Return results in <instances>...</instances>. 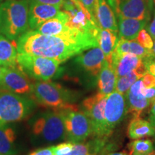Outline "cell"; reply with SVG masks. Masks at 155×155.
<instances>
[{
  "mask_svg": "<svg viewBox=\"0 0 155 155\" xmlns=\"http://www.w3.org/2000/svg\"><path fill=\"white\" fill-rule=\"evenodd\" d=\"M98 46L97 37L91 35H47L33 30L19 37L17 42L18 53L52 58L61 63Z\"/></svg>",
  "mask_w": 155,
  "mask_h": 155,
  "instance_id": "cell-1",
  "label": "cell"
},
{
  "mask_svg": "<svg viewBox=\"0 0 155 155\" xmlns=\"http://www.w3.org/2000/svg\"><path fill=\"white\" fill-rule=\"evenodd\" d=\"M28 0H7L0 5V35L15 41L28 32L29 24Z\"/></svg>",
  "mask_w": 155,
  "mask_h": 155,
  "instance_id": "cell-2",
  "label": "cell"
},
{
  "mask_svg": "<svg viewBox=\"0 0 155 155\" xmlns=\"http://www.w3.org/2000/svg\"><path fill=\"white\" fill-rule=\"evenodd\" d=\"M35 137L45 143H55L66 139L64 114L61 108L40 114L32 122Z\"/></svg>",
  "mask_w": 155,
  "mask_h": 155,
  "instance_id": "cell-3",
  "label": "cell"
},
{
  "mask_svg": "<svg viewBox=\"0 0 155 155\" xmlns=\"http://www.w3.org/2000/svg\"><path fill=\"white\" fill-rule=\"evenodd\" d=\"M17 65L24 72L37 81H50L59 76L63 69L61 63L52 58L31 54H17Z\"/></svg>",
  "mask_w": 155,
  "mask_h": 155,
  "instance_id": "cell-4",
  "label": "cell"
},
{
  "mask_svg": "<svg viewBox=\"0 0 155 155\" xmlns=\"http://www.w3.org/2000/svg\"><path fill=\"white\" fill-rule=\"evenodd\" d=\"M32 96L40 106L59 109L71 101V94L61 85L51 81H38L33 83Z\"/></svg>",
  "mask_w": 155,
  "mask_h": 155,
  "instance_id": "cell-5",
  "label": "cell"
},
{
  "mask_svg": "<svg viewBox=\"0 0 155 155\" xmlns=\"http://www.w3.org/2000/svg\"><path fill=\"white\" fill-rule=\"evenodd\" d=\"M34 102L21 95L0 93V127L26 118L34 108Z\"/></svg>",
  "mask_w": 155,
  "mask_h": 155,
  "instance_id": "cell-6",
  "label": "cell"
},
{
  "mask_svg": "<svg viewBox=\"0 0 155 155\" xmlns=\"http://www.w3.org/2000/svg\"><path fill=\"white\" fill-rule=\"evenodd\" d=\"M64 114L66 140L73 143L83 142L93 134L91 122L83 111L76 106L69 104L61 108Z\"/></svg>",
  "mask_w": 155,
  "mask_h": 155,
  "instance_id": "cell-7",
  "label": "cell"
},
{
  "mask_svg": "<svg viewBox=\"0 0 155 155\" xmlns=\"http://www.w3.org/2000/svg\"><path fill=\"white\" fill-rule=\"evenodd\" d=\"M107 96L98 92L89 96L82 103L83 111L91 122L93 135L97 138L108 139L111 134L108 129L105 119V105Z\"/></svg>",
  "mask_w": 155,
  "mask_h": 155,
  "instance_id": "cell-8",
  "label": "cell"
},
{
  "mask_svg": "<svg viewBox=\"0 0 155 155\" xmlns=\"http://www.w3.org/2000/svg\"><path fill=\"white\" fill-rule=\"evenodd\" d=\"M33 83H31L22 69L18 66H5L0 83V88L18 95H32Z\"/></svg>",
  "mask_w": 155,
  "mask_h": 155,
  "instance_id": "cell-9",
  "label": "cell"
},
{
  "mask_svg": "<svg viewBox=\"0 0 155 155\" xmlns=\"http://www.w3.org/2000/svg\"><path fill=\"white\" fill-rule=\"evenodd\" d=\"M149 0H113L111 7L118 17L137 19H150Z\"/></svg>",
  "mask_w": 155,
  "mask_h": 155,
  "instance_id": "cell-10",
  "label": "cell"
},
{
  "mask_svg": "<svg viewBox=\"0 0 155 155\" xmlns=\"http://www.w3.org/2000/svg\"><path fill=\"white\" fill-rule=\"evenodd\" d=\"M127 114L126 97L124 94L113 91L106 97L105 119L108 129L112 133L113 129L121 122Z\"/></svg>",
  "mask_w": 155,
  "mask_h": 155,
  "instance_id": "cell-11",
  "label": "cell"
},
{
  "mask_svg": "<svg viewBox=\"0 0 155 155\" xmlns=\"http://www.w3.org/2000/svg\"><path fill=\"white\" fill-rule=\"evenodd\" d=\"M143 86L142 79H139L131 86L126 94L127 113L131 114L134 117H140L143 111L154 102V101L147 99L141 94V89Z\"/></svg>",
  "mask_w": 155,
  "mask_h": 155,
  "instance_id": "cell-12",
  "label": "cell"
},
{
  "mask_svg": "<svg viewBox=\"0 0 155 155\" xmlns=\"http://www.w3.org/2000/svg\"><path fill=\"white\" fill-rule=\"evenodd\" d=\"M61 11L59 6L31 2L29 8V24L32 30H36L46 21L53 19Z\"/></svg>",
  "mask_w": 155,
  "mask_h": 155,
  "instance_id": "cell-13",
  "label": "cell"
},
{
  "mask_svg": "<svg viewBox=\"0 0 155 155\" xmlns=\"http://www.w3.org/2000/svg\"><path fill=\"white\" fill-rule=\"evenodd\" d=\"M105 56L98 47L91 48L86 53L79 54L75 61L82 68L93 76H97L105 61Z\"/></svg>",
  "mask_w": 155,
  "mask_h": 155,
  "instance_id": "cell-14",
  "label": "cell"
},
{
  "mask_svg": "<svg viewBox=\"0 0 155 155\" xmlns=\"http://www.w3.org/2000/svg\"><path fill=\"white\" fill-rule=\"evenodd\" d=\"M144 63L142 58L131 53L112 55L111 65L115 71L117 78L124 76L140 66Z\"/></svg>",
  "mask_w": 155,
  "mask_h": 155,
  "instance_id": "cell-15",
  "label": "cell"
},
{
  "mask_svg": "<svg viewBox=\"0 0 155 155\" xmlns=\"http://www.w3.org/2000/svg\"><path fill=\"white\" fill-rule=\"evenodd\" d=\"M96 19L97 24L101 29L110 30L116 34L119 32L115 15L111 6L108 5L106 0L98 1Z\"/></svg>",
  "mask_w": 155,
  "mask_h": 155,
  "instance_id": "cell-16",
  "label": "cell"
},
{
  "mask_svg": "<svg viewBox=\"0 0 155 155\" xmlns=\"http://www.w3.org/2000/svg\"><path fill=\"white\" fill-rule=\"evenodd\" d=\"M150 19H137L118 17V28L120 38L125 40H135L139 32L144 29Z\"/></svg>",
  "mask_w": 155,
  "mask_h": 155,
  "instance_id": "cell-17",
  "label": "cell"
},
{
  "mask_svg": "<svg viewBox=\"0 0 155 155\" xmlns=\"http://www.w3.org/2000/svg\"><path fill=\"white\" fill-rule=\"evenodd\" d=\"M117 75L116 74L114 68L111 64L105 60L103 66L98 75V91L101 94L108 96L114 91L116 88Z\"/></svg>",
  "mask_w": 155,
  "mask_h": 155,
  "instance_id": "cell-18",
  "label": "cell"
},
{
  "mask_svg": "<svg viewBox=\"0 0 155 155\" xmlns=\"http://www.w3.org/2000/svg\"><path fill=\"white\" fill-rule=\"evenodd\" d=\"M98 47H99L105 56V59L110 64H111L112 55L115 51L118 38L117 34L111 31L99 28L98 33Z\"/></svg>",
  "mask_w": 155,
  "mask_h": 155,
  "instance_id": "cell-19",
  "label": "cell"
},
{
  "mask_svg": "<svg viewBox=\"0 0 155 155\" xmlns=\"http://www.w3.org/2000/svg\"><path fill=\"white\" fill-rule=\"evenodd\" d=\"M17 54V43L9 41V39L0 35V65L16 66Z\"/></svg>",
  "mask_w": 155,
  "mask_h": 155,
  "instance_id": "cell-20",
  "label": "cell"
},
{
  "mask_svg": "<svg viewBox=\"0 0 155 155\" xmlns=\"http://www.w3.org/2000/svg\"><path fill=\"white\" fill-rule=\"evenodd\" d=\"M127 135L131 139L154 136V127L150 121L140 117H134L128 126Z\"/></svg>",
  "mask_w": 155,
  "mask_h": 155,
  "instance_id": "cell-21",
  "label": "cell"
},
{
  "mask_svg": "<svg viewBox=\"0 0 155 155\" xmlns=\"http://www.w3.org/2000/svg\"><path fill=\"white\" fill-rule=\"evenodd\" d=\"M114 53L116 55L131 53L144 59L150 55V50L144 48L136 40H128L119 38Z\"/></svg>",
  "mask_w": 155,
  "mask_h": 155,
  "instance_id": "cell-22",
  "label": "cell"
},
{
  "mask_svg": "<svg viewBox=\"0 0 155 155\" xmlns=\"http://www.w3.org/2000/svg\"><path fill=\"white\" fill-rule=\"evenodd\" d=\"M148 73L147 68L144 62L138 68H137L129 74L117 78L116 84V91L122 94H126L136 81L142 78Z\"/></svg>",
  "mask_w": 155,
  "mask_h": 155,
  "instance_id": "cell-23",
  "label": "cell"
},
{
  "mask_svg": "<svg viewBox=\"0 0 155 155\" xmlns=\"http://www.w3.org/2000/svg\"><path fill=\"white\" fill-rule=\"evenodd\" d=\"M15 132L8 125L0 127V155H15Z\"/></svg>",
  "mask_w": 155,
  "mask_h": 155,
  "instance_id": "cell-24",
  "label": "cell"
},
{
  "mask_svg": "<svg viewBox=\"0 0 155 155\" xmlns=\"http://www.w3.org/2000/svg\"><path fill=\"white\" fill-rule=\"evenodd\" d=\"M127 148L129 155H146L154 150V143L150 139H134Z\"/></svg>",
  "mask_w": 155,
  "mask_h": 155,
  "instance_id": "cell-25",
  "label": "cell"
},
{
  "mask_svg": "<svg viewBox=\"0 0 155 155\" xmlns=\"http://www.w3.org/2000/svg\"><path fill=\"white\" fill-rule=\"evenodd\" d=\"M137 40L139 43L147 50H152L153 48V40L152 37L146 30L142 29L137 38Z\"/></svg>",
  "mask_w": 155,
  "mask_h": 155,
  "instance_id": "cell-26",
  "label": "cell"
},
{
  "mask_svg": "<svg viewBox=\"0 0 155 155\" xmlns=\"http://www.w3.org/2000/svg\"><path fill=\"white\" fill-rule=\"evenodd\" d=\"M73 144L71 141H67L54 146L55 155H71Z\"/></svg>",
  "mask_w": 155,
  "mask_h": 155,
  "instance_id": "cell-27",
  "label": "cell"
},
{
  "mask_svg": "<svg viewBox=\"0 0 155 155\" xmlns=\"http://www.w3.org/2000/svg\"><path fill=\"white\" fill-rule=\"evenodd\" d=\"M98 0H80V2L82 4L85 9L88 11V12L91 16L92 19H94V22H96V13L97 5H98Z\"/></svg>",
  "mask_w": 155,
  "mask_h": 155,
  "instance_id": "cell-28",
  "label": "cell"
},
{
  "mask_svg": "<svg viewBox=\"0 0 155 155\" xmlns=\"http://www.w3.org/2000/svg\"><path fill=\"white\" fill-rule=\"evenodd\" d=\"M71 155H91L88 143H74Z\"/></svg>",
  "mask_w": 155,
  "mask_h": 155,
  "instance_id": "cell-29",
  "label": "cell"
},
{
  "mask_svg": "<svg viewBox=\"0 0 155 155\" xmlns=\"http://www.w3.org/2000/svg\"><path fill=\"white\" fill-rule=\"evenodd\" d=\"M141 79L144 88H152L155 86V76L150 73H146Z\"/></svg>",
  "mask_w": 155,
  "mask_h": 155,
  "instance_id": "cell-30",
  "label": "cell"
},
{
  "mask_svg": "<svg viewBox=\"0 0 155 155\" xmlns=\"http://www.w3.org/2000/svg\"><path fill=\"white\" fill-rule=\"evenodd\" d=\"M27 155H55L54 154V146L43 147L33 151Z\"/></svg>",
  "mask_w": 155,
  "mask_h": 155,
  "instance_id": "cell-31",
  "label": "cell"
},
{
  "mask_svg": "<svg viewBox=\"0 0 155 155\" xmlns=\"http://www.w3.org/2000/svg\"><path fill=\"white\" fill-rule=\"evenodd\" d=\"M143 61L146 64L148 73H150L151 74L155 76V58L150 55L148 57L144 58Z\"/></svg>",
  "mask_w": 155,
  "mask_h": 155,
  "instance_id": "cell-32",
  "label": "cell"
},
{
  "mask_svg": "<svg viewBox=\"0 0 155 155\" xmlns=\"http://www.w3.org/2000/svg\"><path fill=\"white\" fill-rule=\"evenodd\" d=\"M141 92L147 99L152 101L155 100V86L152 88H144L143 86L141 89Z\"/></svg>",
  "mask_w": 155,
  "mask_h": 155,
  "instance_id": "cell-33",
  "label": "cell"
},
{
  "mask_svg": "<svg viewBox=\"0 0 155 155\" xmlns=\"http://www.w3.org/2000/svg\"><path fill=\"white\" fill-rule=\"evenodd\" d=\"M65 0H31V2H32L59 6L61 8L63 7V5L64 2H65Z\"/></svg>",
  "mask_w": 155,
  "mask_h": 155,
  "instance_id": "cell-34",
  "label": "cell"
},
{
  "mask_svg": "<svg viewBox=\"0 0 155 155\" xmlns=\"http://www.w3.org/2000/svg\"><path fill=\"white\" fill-rule=\"evenodd\" d=\"M147 31H148L149 34L152 37V40H155V13H154V17L153 20L151 22V23L147 27Z\"/></svg>",
  "mask_w": 155,
  "mask_h": 155,
  "instance_id": "cell-35",
  "label": "cell"
},
{
  "mask_svg": "<svg viewBox=\"0 0 155 155\" xmlns=\"http://www.w3.org/2000/svg\"><path fill=\"white\" fill-rule=\"evenodd\" d=\"M105 155H129V153L126 152H111L106 154Z\"/></svg>",
  "mask_w": 155,
  "mask_h": 155,
  "instance_id": "cell-36",
  "label": "cell"
},
{
  "mask_svg": "<svg viewBox=\"0 0 155 155\" xmlns=\"http://www.w3.org/2000/svg\"><path fill=\"white\" fill-rule=\"evenodd\" d=\"M150 122L152 124L153 127H154V135H155V116L153 115H151L150 116Z\"/></svg>",
  "mask_w": 155,
  "mask_h": 155,
  "instance_id": "cell-37",
  "label": "cell"
},
{
  "mask_svg": "<svg viewBox=\"0 0 155 155\" xmlns=\"http://www.w3.org/2000/svg\"><path fill=\"white\" fill-rule=\"evenodd\" d=\"M151 113H152V115L155 116V100L154 102L152 103V107H151Z\"/></svg>",
  "mask_w": 155,
  "mask_h": 155,
  "instance_id": "cell-38",
  "label": "cell"
},
{
  "mask_svg": "<svg viewBox=\"0 0 155 155\" xmlns=\"http://www.w3.org/2000/svg\"><path fill=\"white\" fill-rule=\"evenodd\" d=\"M150 56L155 58V40H154V43L153 45L152 49L150 50Z\"/></svg>",
  "mask_w": 155,
  "mask_h": 155,
  "instance_id": "cell-39",
  "label": "cell"
},
{
  "mask_svg": "<svg viewBox=\"0 0 155 155\" xmlns=\"http://www.w3.org/2000/svg\"><path fill=\"white\" fill-rule=\"evenodd\" d=\"M4 69H5V66H1V65H0V83H1L2 77V74L4 72Z\"/></svg>",
  "mask_w": 155,
  "mask_h": 155,
  "instance_id": "cell-40",
  "label": "cell"
},
{
  "mask_svg": "<svg viewBox=\"0 0 155 155\" xmlns=\"http://www.w3.org/2000/svg\"><path fill=\"white\" fill-rule=\"evenodd\" d=\"M69 1L73 2V3L76 4V5H81V2H80V0H69Z\"/></svg>",
  "mask_w": 155,
  "mask_h": 155,
  "instance_id": "cell-41",
  "label": "cell"
},
{
  "mask_svg": "<svg viewBox=\"0 0 155 155\" xmlns=\"http://www.w3.org/2000/svg\"><path fill=\"white\" fill-rule=\"evenodd\" d=\"M146 155H155V150H153L152 152H151L150 153H149V154H147Z\"/></svg>",
  "mask_w": 155,
  "mask_h": 155,
  "instance_id": "cell-42",
  "label": "cell"
},
{
  "mask_svg": "<svg viewBox=\"0 0 155 155\" xmlns=\"http://www.w3.org/2000/svg\"><path fill=\"white\" fill-rule=\"evenodd\" d=\"M107 1L108 2V3H109L110 6H111V5H112V1H113V0H107Z\"/></svg>",
  "mask_w": 155,
  "mask_h": 155,
  "instance_id": "cell-43",
  "label": "cell"
},
{
  "mask_svg": "<svg viewBox=\"0 0 155 155\" xmlns=\"http://www.w3.org/2000/svg\"><path fill=\"white\" fill-rule=\"evenodd\" d=\"M2 0H0V5H1V2H2Z\"/></svg>",
  "mask_w": 155,
  "mask_h": 155,
  "instance_id": "cell-44",
  "label": "cell"
},
{
  "mask_svg": "<svg viewBox=\"0 0 155 155\" xmlns=\"http://www.w3.org/2000/svg\"><path fill=\"white\" fill-rule=\"evenodd\" d=\"M149 1H150V2H152V0H149Z\"/></svg>",
  "mask_w": 155,
  "mask_h": 155,
  "instance_id": "cell-45",
  "label": "cell"
},
{
  "mask_svg": "<svg viewBox=\"0 0 155 155\" xmlns=\"http://www.w3.org/2000/svg\"><path fill=\"white\" fill-rule=\"evenodd\" d=\"M154 2H155V0H154Z\"/></svg>",
  "mask_w": 155,
  "mask_h": 155,
  "instance_id": "cell-46",
  "label": "cell"
}]
</instances>
